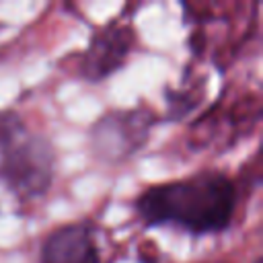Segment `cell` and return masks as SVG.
<instances>
[{
	"label": "cell",
	"mask_w": 263,
	"mask_h": 263,
	"mask_svg": "<svg viewBox=\"0 0 263 263\" xmlns=\"http://www.w3.org/2000/svg\"><path fill=\"white\" fill-rule=\"evenodd\" d=\"M144 226H177L193 234H214L230 226L236 210L234 183L222 173L152 185L134 201Z\"/></svg>",
	"instance_id": "obj_1"
},
{
	"label": "cell",
	"mask_w": 263,
	"mask_h": 263,
	"mask_svg": "<svg viewBox=\"0 0 263 263\" xmlns=\"http://www.w3.org/2000/svg\"><path fill=\"white\" fill-rule=\"evenodd\" d=\"M51 144L27 129L18 113L0 111V181L21 199L41 197L53 177Z\"/></svg>",
	"instance_id": "obj_2"
},
{
	"label": "cell",
	"mask_w": 263,
	"mask_h": 263,
	"mask_svg": "<svg viewBox=\"0 0 263 263\" xmlns=\"http://www.w3.org/2000/svg\"><path fill=\"white\" fill-rule=\"evenodd\" d=\"M134 41H136V33L132 27L109 25L99 29L80 58L78 64L80 76L90 82H99L111 76L125 64L134 47Z\"/></svg>",
	"instance_id": "obj_3"
},
{
	"label": "cell",
	"mask_w": 263,
	"mask_h": 263,
	"mask_svg": "<svg viewBox=\"0 0 263 263\" xmlns=\"http://www.w3.org/2000/svg\"><path fill=\"white\" fill-rule=\"evenodd\" d=\"M95 144L109 158H121L146 140L148 136V115L125 111L109 113L95 127Z\"/></svg>",
	"instance_id": "obj_4"
},
{
	"label": "cell",
	"mask_w": 263,
	"mask_h": 263,
	"mask_svg": "<svg viewBox=\"0 0 263 263\" xmlns=\"http://www.w3.org/2000/svg\"><path fill=\"white\" fill-rule=\"evenodd\" d=\"M39 263H101L95 232L86 224H66L45 236Z\"/></svg>",
	"instance_id": "obj_5"
}]
</instances>
